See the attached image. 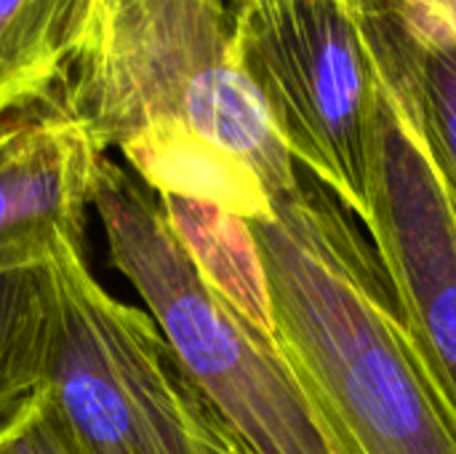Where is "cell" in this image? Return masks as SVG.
I'll return each instance as SVG.
<instances>
[{
  "instance_id": "cell-1",
  "label": "cell",
  "mask_w": 456,
  "mask_h": 454,
  "mask_svg": "<svg viewBox=\"0 0 456 454\" xmlns=\"http://www.w3.org/2000/svg\"><path fill=\"white\" fill-rule=\"evenodd\" d=\"M275 351L334 454H456V409L417 348L361 222L313 177L248 222Z\"/></svg>"
},
{
  "instance_id": "cell-2",
  "label": "cell",
  "mask_w": 456,
  "mask_h": 454,
  "mask_svg": "<svg viewBox=\"0 0 456 454\" xmlns=\"http://www.w3.org/2000/svg\"><path fill=\"white\" fill-rule=\"evenodd\" d=\"M51 99L128 163L203 142L246 161L270 198L302 179L235 62L224 0H94Z\"/></svg>"
},
{
  "instance_id": "cell-3",
  "label": "cell",
  "mask_w": 456,
  "mask_h": 454,
  "mask_svg": "<svg viewBox=\"0 0 456 454\" xmlns=\"http://www.w3.org/2000/svg\"><path fill=\"white\" fill-rule=\"evenodd\" d=\"M94 211L112 265L147 302L182 372L251 454H334L275 343L200 278L158 195L110 155Z\"/></svg>"
},
{
  "instance_id": "cell-4",
  "label": "cell",
  "mask_w": 456,
  "mask_h": 454,
  "mask_svg": "<svg viewBox=\"0 0 456 454\" xmlns=\"http://www.w3.org/2000/svg\"><path fill=\"white\" fill-rule=\"evenodd\" d=\"M224 3L235 62L283 147L363 225L379 112L374 0Z\"/></svg>"
},
{
  "instance_id": "cell-5",
  "label": "cell",
  "mask_w": 456,
  "mask_h": 454,
  "mask_svg": "<svg viewBox=\"0 0 456 454\" xmlns=\"http://www.w3.org/2000/svg\"><path fill=\"white\" fill-rule=\"evenodd\" d=\"M48 268L56 308L43 388L80 454H200L214 409L152 316L115 300L83 246L61 244Z\"/></svg>"
},
{
  "instance_id": "cell-6",
  "label": "cell",
  "mask_w": 456,
  "mask_h": 454,
  "mask_svg": "<svg viewBox=\"0 0 456 454\" xmlns=\"http://www.w3.org/2000/svg\"><path fill=\"white\" fill-rule=\"evenodd\" d=\"M374 51L379 112L363 227L417 348L456 409L454 187L428 136L417 48L395 0H374Z\"/></svg>"
},
{
  "instance_id": "cell-7",
  "label": "cell",
  "mask_w": 456,
  "mask_h": 454,
  "mask_svg": "<svg viewBox=\"0 0 456 454\" xmlns=\"http://www.w3.org/2000/svg\"><path fill=\"white\" fill-rule=\"evenodd\" d=\"M104 158L53 99L0 120V273L48 265L61 244L86 249Z\"/></svg>"
},
{
  "instance_id": "cell-8",
  "label": "cell",
  "mask_w": 456,
  "mask_h": 454,
  "mask_svg": "<svg viewBox=\"0 0 456 454\" xmlns=\"http://www.w3.org/2000/svg\"><path fill=\"white\" fill-rule=\"evenodd\" d=\"M158 203L200 278L275 343L270 281L251 225L206 201L158 195Z\"/></svg>"
},
{
  "instance_id": "cell-9",
  "label": "cell",
  "mask_w": 456,
  "mask_h": 454,
  "mask_svg": "<svg viewBox=\"0 0 456 454\" xmlns=\"http://www.w3.org/2000/svg\"><path fill=\"white\" fill-rule=\"evenodd\" d=\"M94 0H0V120L45 104Z\"/></svg>"
},
{
  "instance_id": "cell-10",
  "label": "cell",
  "mask_w": 456,
  "mask_h": 454,
  "mask_svg": "<svg viewBox=\"0 0 456 454\" xmlns=\"http://www.w3.org/2000/svg\"><path fill=\"white\" fill-rule=\"evenodd\" d=\"M53 308L48 265L0 273V423L45 383Z\"/></svg>"
},
{
  "instance_id": "cell-11",
  "label": "cell",
  "mask_w": 456,
  "mask_h": 454,
  "mask_svg": "<svg viewBox=\"0 0 456 454\" xmlns=\"http://www.w3.org/2000/svg\"><path fill=\"white\" fill-rule=\"evenodd\" d=\"M411 40L419 62L428 136L456 190V35Z\"/></svg>"
},
{
  "instance_id": "cell-12",
  "label": "cell",
  "mask_w": 456,
  "mask_h": 454,
  "mask_svg": "<svg viewBox=\"0 0 456 454\" xmlns=\"http://www.w3.org/2000/svg\"><path fill=\"white\" fill-rule=\"evenodd\" d=\"M0 454H80L56 404L40 388L19 412L0 423Z\"/></svg>"
},
{
  "instance_id": "cell-13",
  "label": "cell",
  "mask_w": 456,
  "mask_h": 454,
  "mask_svg": "<svg viewBox=\"0 0 456 454\" xmlns=\"http://www.w3.org/2000/svg\"><path fill=\"white\" fill-rule=\"evenodd\" d=\"M411 37L456 35V0H395Z\"/></svg>"
},
{
  "instance_id": "cell-14",
  "label": "cell",
  "mask_w": 456,
  "mask_h": 454,
  "mask_svg": "<svg viewBox=\"0 0 456 454\" xmlns=\"http://www.w3.org/2000/svg\"><path fill=\"white\" fill-rule=\"evenodd\" d=\"M200 454H251L248 447L227 428V423L211 412V420L203 431V439H200Z\"/></svg>"
}]
</instances>
